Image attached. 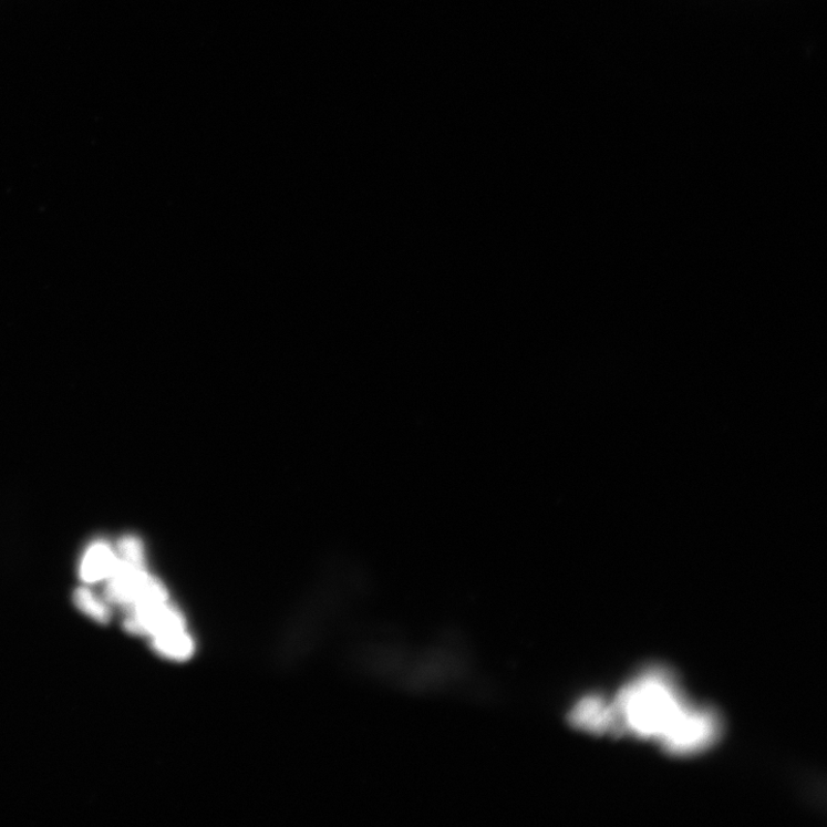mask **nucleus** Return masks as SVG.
I'll return each mask as SVG.
<instances>
[{
  "label": "nucleus",
  "mask_w": 827,
  "mask_h": 827,
  "mask_svg": "<svg viewBox=\"0 0 827 827\" xmlns=\"http://www.w3.org/2000/svg\"><path fill=\"white\" fill-rule=\"evenodd\" d=\"M611 702L618 735L654 741L671 755L699 754L713 746L721 734L716 713L691 706L670 672L662 668L642 672Z\"/></svg>",
  "instance_id": "obj_1"
},
{
  "label": "nucleus",
  "mask_w": 827,
  "mask_h": 827,
  "mask_svg": "<svg viewBox=\"0 0 827 827\" xmlns=\"http://www.w3.org/2000/svg\"><path fill=\"white\" fill-rule=\"evenodd\" d=\"M571 726L595 735H618V720L611 701L600 695L580 699L570 711Z\"/></svg>",
  "instance_id": "obj_2"
},
{
  "label": "nucleus",
  "mask_w": 827,
  "mask_h": 827,
  "mask_svg": "<svg viewBox=\"0 0 827 827\" xmlns=\"http://www.w3.org/2000/svg\"><path fill=\"white\" fill-rule=\"evenodd\" d=\"M117 565V555L105 541L91 544L84 551L80 565V576L85 583L95 585L107 580Z\"/></svg>",
  "instance_id": "obj_3"
},
{
  "label": "nucleus",
  "mask_w": 827,
  "mask_h": 827,
  "mask_svg": "<svg viewBox=\"0 0 827 827\" xmlns=\"http://www.w3.org/2000/svg\"><path fill=\"white\" fill-rule=\"evenodd\" d=\"M74 603L84 616L101 624H107L111 620L108 604L89 589H77L74 593Z\"/></svg>",
  "instance_id": "obj_4"
}]
</instances>
